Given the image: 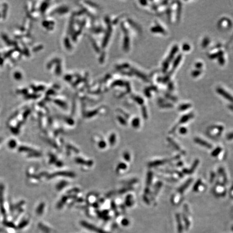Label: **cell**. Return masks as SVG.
Returning <instances> with one entry per match:
<instances>
[{"instance_id": "obj_13", "label": "cell", "mask_w": 233, "mask_h": 233, "mask_svg": "<svg viewBox=\"0 0 233 233\" xmlns=\"http://www.w3.org/2000/svg\"><path fill=\"white\" fill-rule=\"evenodd\" d=\"M222 151V148L220 147H218L216 148H215L213 151L211 152V156L213 157H216Z\"/></svg>"}, {"instance_id": "obj_30", "label": "cell", "mask_w": 233, "mask_h": 233, "mask_svg": "<svg viewBox=\"0 0 233 233\" xmlns=\"http://www.w3.org/2000/svg\"><path fill=\"white\" fill-rule=\"evenodd\" d=\"M228 107H229V109H230L231 110L233 111V105H228Z\"/></svg>"}, {"instance_id": "obj_21", "label": "cell", "mask_w": 233, "mask_h": 233, "mask_svg": "<svg viewBox=\"0 0 233 233\" xmlns=\"http://www.w3.org/2000/svg\"><path fill=\"white\" fill-rule=\"evenodd\" d=\"M9 146L10 148H15L16 146V143L14 140H11L9 143Z\"/></svg>"}, {"instance_id": "obj_8", "label": "cell", "mask_w": 233, "mask_h": 233, "mask_svg": "<svg viewBox=\"0 0 233 233\" xmlns=\"http://www.w3.org/2000/svg\"><path fill=\"white\" fill-rule=\"evenodd\" d=\"M193 179H189L188 180L186 183H183L182 186H181L179 188L178 190V192L180 193V194H182L184 192V191L186 190L189 185L191 184V183H192Z\"/></svg>"}, {"instance_id": "obj_7", "label": "cell", "mask_w": 233, "mask_h": 233, "mask_svg": "<svg viewBox=\"0 0 233 233\" xmlns=\"http://www.w3.org/2000/svg\"><path fill=\"white\" fill-rule=\"evenodd\" d=\"M198 164H199V160H198V159H196L194 161V162L193 163L192 166H191V168H190V170H187V169L183 170V173L187 174H192L194 172L196 168L198 166Z\"/></svg>"}, {"instance_id": "obj_6", "label": "cell", "mask_w": 233, "mask_h": 233, "mask_svg": "<svg viewBox=\"0 0 233 233\" xmlns=\"http://www.w3.org/2000/svg\"><path fill=\"white\" fill-rule=\"evenodd\" d=\"M194 142H195V143L198 144V145H201L202 146H204L208 149H211L213 147V146L209 143H208V142H206L199 138H195L194 139Z\"/></svg>"}, {"instance_id": "obj_22", "label": "cell", "mask_w": 233, "mask_h": 233, "mask_svg": "<svg viewBox=\"0 0 233 233\" xmlns=\"http://www.w3.org/2000/svg\"><path fill=\"white\" fill-rule=\"evenodd\" d=\"M191 49L189 45L188 44H185L183 45V50L184 51H188Z\"/></svg>"}, {"instance_id": "obj_28", "label": "cell", "mask_w": 233, "mask_h": 233, "mask_svg": "<svg viewBox=\"0 0 233 233\" xmlns=\"http://www.w3.org/2000/svg\"><path fill=\"white\" fill-rule=\"evenodd\" d=\"M202 66V64L201 63H198L196 64V65L195 66L198 68V69H200L201 68Z\"/></svg>"}, {"instance_id": "obj_25", "label": "cell", "mask_w": 233, "mask_h": 233, "mask_svg": "<svg viewBox=\"0 0 233 233\" xmlns=\"http://www.w3.org/2000/svg\"><path fill=\"white\" fill-rule=\"evenodd\" d=\"M173 105L170 104H163L162 105H161V107H172Z\"/></svg>"}, {"instance_id": "obj_15", "label": "cell", "mask_w": 233, "mask_h": 233, "mask_svg": "<svg viewBox=\"0 0 233 233\" xmlns=\"http://www.w3.org/2000/svg\"><path fill=\"white\" fill-rule=\"evenodd\" d=\"M152 30H152L153 32H160V33H163V34L165 33V30L160 26L155 27V28L152 29Z\"/></svg>"}, {"instance_id": "obj_10", "label": "cell", "mask_w": 233, "mask_h": 233, "mask_svg": "<svg viewBox=\"0 0 233 233\" xmlns=\"http://www.w3.org/2000/svg\"><path fill=\"white\" fill-rule=\"evenodd\" d=\"M194 116V114L192 113L191 114H187L186 115H184L183 116H182V118L180 119L179 124H183V123H186L187 122L189 119H192Z\"/></svg>"}, {"instance_id": "obj_12", "label": "cell", "mask_w": 233, "mask_h": 233, "mask_svg": "<svg viewBox=\"0 0 233 233\" xmlns=\"http://www.w3.org/2000/svg\"><path fill=\"white\" fill-rule=\"evenodd\" d=\"M202 185V183L201 180H198L197 181V182L195 183V185L193 187V191L194 192H198L199 188L200 187V186H201Z\"/></svg>"}, {"instance_id": "obj_4", "label": "cell", "mask_w": 233, "mask_h": 233, "mask_svg": "<svg viewBox=\"0 0 233 233\" xmlns=\"http://www.w3.org/2000/svg\"><path fill=\"white\" fill-rule=\"evenodd\" d=\"M181 58H182V55H179L177 57L175 60L174 61L173 65V67H172V68L171 71H170V73H169V74L166 76V77L165 78V81H168V79L170 78V75L173 73L174 70L176 68H177V66H178V65H179V64L180 62V60H181Z\"/></svg>"}, {"instance_id": "obj_14", "label": "cell", "mask_w": 233, "mask_h": 233, "mask_svg": "<svg viewBox=\"0 0 233 233\" xmlns=\"http://www.w3.org/2000/svg\"><path fill=\"white\" fill-rule=\"evenodd\" d=\"M219 172L220 174L221 175V176H222L224 181V182L225 183H227V175H226V174L225 173V172H224V169H223L222 168H220V169H219Z\"/></svg>"}, {"instance_id": "obj_19", "label": "cell", "mask_w": 233, "mask_h": 233, "mask_svg": "<svg viewBox=\"0 0 233 233\" xmlns=\"http://www.w3.org/2000/svg\"><path fill=\"white\" fill-rule=\"evenodd\" d=\"M179 132L181 134H185L187 132V129L185 127H182L179 129Z\"/></svg>"}, {"instance_id": "obj_17", "label": "cell", "mask_w": 233, "mask_h": 233, "mask_svg": "<svg viewBox=\"0 0 233 233\" xmlns=\"http://www.w3.org/2000/svg\"><path fill=\"white\" fill-rule=\"evenodd\" d=\"M148 178H147V183L148 185H150L152 183V178H153V174L152 172H148Z\"/></svg>"}, {"instance_id": "obj_27", "label": "cell", "mask_w": 233, "mask_h": 233, "mask_svg": "<svg viewBox=\"0 0 233 233\" xmlns=\"http://www.w3.org/2000/svg\"><path fill=\"white\" fill-rule=\"evenodd\" d=\"M43 208H44V206H43V205L42 204V205H41V206H40V207L38 208V209L37 210V213H39V214L41 213L42 212V209Z\"/></svg>"}, {"instance_id": "obj_16", "label": "cell", "mask_w": 233, "mask_h": 233, "mask_svg": "<svg viewBox=\"0 0 233 233\" xmlns=\"http://www.w3.org/2000/svg\"><path fill=\"white\" fill-rule=\"evenodd\" d=\"M191 106V105L189 104H183L181 105L179 107V110L180 111H185L189 109V107Z\"/></svg>"}, {"instance_id": "obj_9", "label": "cell", "mask_w": 233, "mask_h": 233, "mask_svg": "<svg viewBox=\"0 0 233 233\" xmlns=\"http://www.w3.org/2000/svg\"><path fill=\"white\" fill-rule=\"evenodd\" d=\"M3 185L0 184V206H1V211H2V213L3 215L5 214V210L3 208Z\"/></svg>"}, {"instance_id": "obj_26", "label": "cell", "mask_w": 233, "mask_h": 233, "mask_svg": "<svg viewBox=\"0 0 233 233\" xmlns=\"http://www.w3.org/2000/svg\"><path fill=\"white\" fill-rule=\"evenodd\" d=\"M27 221H23V222H21V224H19V228H22V227H23L24 226H25V225H27Z\"/></svg>"}, {"instance_id": "obj_2", "label": "cell", "mask_w": 233, "mask_h": 233, "mask_svg": "<svg viewBox=\"0 0 233 233\" xmlns=\"http://www.w3.org/2000/svg\"><path fill=\"white\" fill-rule=\"evenodd\" d=\"M180 155H177L176 157H172L170 159H165V160H155L154 161H152L151 163H150L149 164V166L150 167H157V166H161L164 165L166 163H167L168 162L170 161H172L180 159Z\"/></svg>"}, {"instance_id": "obj_20", "label": "cell", "mask_w": 233, "mask_h": 233, "mask_svg": "<svg viewBox=\"0 0 233 233\" xmlns=\"http://www.w3.org/2000/svg\"><path fill=\"white\" fill-rule=\"evenodd\" d=\"M200 73H201V71L199 70H196V71H194L192 73V76L194 77H198V76H199L200 75Z\"/></svg>"}, {"instance_id": "obj_24", "label": "cell", "mask_w": 233, "mask_h": 233, "mask_svg": "<svg viewBox=\"0 0 233 233\" xmlns=\"http://www.w3.org/2000/svg\"><path fill=\"white\" fill-rule=\"evenodd\" d=\"M226 138H227V140H230L233 139V132L231 133H229V134H227V137H226Z\"/></svg>"}, {"instance_id": "obj_29", "label": "cell", "mask_w": 233, "mask_h": 233, "mask_svg": "<svg viewBox=\"0 0 233 233\" xmlns=\"http://www.w3.org/2000/svg\"><path fill=\"white\" fill-rule=\"evenodd\" d=\"M215 174L213 173H211V182H213V181L214 180V177H215Z\"/></svg>"}, {"instance_id": "obj_1", "label": "cell", "mask_w": 233, "mask_h": 233, "mask_svg": "<svg viewBox=\"0 0 233 233\" xmlns=\"http://www.w3.org/2000/svg\"><path fill=\"white\" fill-rule=\"evenodd\" d=\"M178 50V46H174L172 50L170 51V54L169 55V56L167 57L166 60H165V61L163 63V70L164 72H166L167 71V69L169 66V64L170 63V62L173 59L175 54L176 52V51Z\"/></svg>"}, {"instance_id": "obj_5", "label": "cell", "mask_w": 233, "mask_h": 233, "mask_svg": "<svg viewBox=\"0 0 233 233\" xmlns=\"http://www.w3.org/2000/svg\"><path fill=\"white\" fill-rule=\"evenodd\" d=\"M217 92L220 95H221L222 96H223L226 99H227L228 101H230V102L233 103V96L232 95H230L229 93H228L225 90H224L223 88H217Z\"/></svg>"}, {"instance_id": "obj_18", "label": "cell", "mask_w": 233, "mask_h": 233, "mask_svg": "<svg viewBox=\"0 0 233 233\" xmlns=\"http://www.w3.org/2000/svg\"><path fill=\"white\" fill-rule=\"evenodd\" d=\"M209 40L208 38H205L202 42V47H207L209 44Z\"/></svg>"}, {"instance_id": "obj_3", "label": "cell", "mask_w": 233, "mask_h": 233, "mask_svg": "<svg viewBox=\"0 0 233 233\" xmlns=\"http://www.w3.org/2000/svg\"><path fill=\"white\" fill-rule=\"evenodd\" d=\"M224 131V127L221 126H211L208 130V133L211 135L213 133L216 131V137H219L221 134V133ZM213 137H215V133H214Z\"/></svg>"}, {"instance_id": "obj_23", "label": "cell", "mask_w": 233, "mask_h": 233, "mask_svg": "<svg viewBox=\"0 0 233 233\" xmlns=\"http://www.w3.org/2000/svg\"><path fill=\"white\" fill-rule=\"evenodd\" d=\"M219 63H220V64H221V65L224 64V58L223 57V56L219 57Z\"/></svg>"}, {"instance_id": "obj_11", "label": "cell", "mask_w": 233, "mask_h": 233, "mask_svg": "<svg viewBox=\"0 0 233 233\" xmlns=\"http://www.w3.org/2000/svg\"><path fill=\"white\" fill-rule=\"evenodd\" d=\"M167 141L169 142L170 144L173 146V147L174 148H175V149H176V150H178V151H179L183 152L182 150L180 147L178 145V144H177L176 142H174L173 139H172L170 138H167Z\"/></svg>"}]
</instances>
